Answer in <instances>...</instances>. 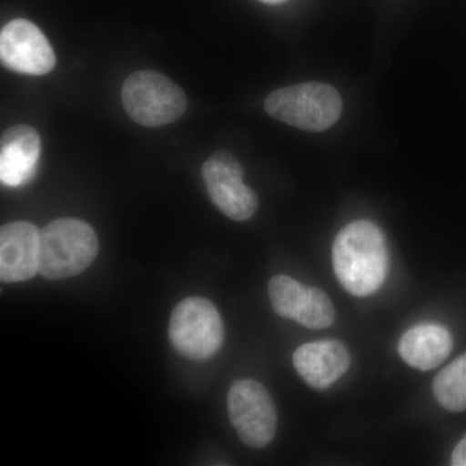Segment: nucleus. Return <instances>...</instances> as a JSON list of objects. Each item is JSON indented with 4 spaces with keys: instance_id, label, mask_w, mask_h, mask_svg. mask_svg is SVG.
Wrapping results in <instances>:
<instances>
[{
    "instance_id": "1a4fd4ad",
    "label": "nucleus",
    "mask_w": 466,
    "mask_h": 466,
    "mask_svg": "<svg viewBox=\"0 0 466 466\" xmlns=\"http://www.w3.org/2000/svg\"><path fill=\"white\" fill-rule=\"evenodd\" d=\"M3 64L21 75L45 76L56 66V56L45 34L32 21L17 18L0 33Z\"/></svg>"
},
{
    "instance_id": "f8f14e48",
    "label": "nucleus",
    "mask_w": 466,
    "mask_h": 466,
    "mask_svg": "<svg viewBox=\"0 0 466 466\" xmlns=\"http://www.w3.org/2000/svg\"><path fill=\"white\" fill-rule=\"evenodd\" d=\"M41 155V137L32 126L8 128L0 139V179L8 187L23 186L34 177Z\"/></svg>"
},
{
    "instance_id": "f03ea898",
    "label": "nucleus",
    "mask_w": 466,
    "mask_h": 466,
    "mask_svg": "<svg viewBox=\"0 0 466 466\" xmlns=\"http://www.w3.org/2000/svg\"><path fill=\"white\" fill-rule=\"evenodd\" d=\"M99 253V238L88 223L75 218L54 220L41 231L39 274L63 280L82 274Z\"/></svg>"
},
{
    "instance_id": "423d86ee",
    "label": "nucleus",
    "mask_w": 466,
    "mask_h": 466,
    "mask_svg": "<svg viewBox=\"0 0 466 466\" xmlns=\"http://www.w3.org/2000/svg\"><path fill=\"white\" fill-rule=\"evenodd\" d=\"M228 415L242 443L265 449L278 428V413L265 386L254 380H240L228 392Z\"/></svg>"
},
{
    "instance_id": "2eb2a0df",
    "label": "nucleus",
    "mask_w": 466,
    "mask_h": 466,
    "mask_svg": "<svg viewBox=\"0 0 466 466\" xmlns=\"http://www.w3.org/2000/svg\"><path fill=\"white\" fill-rule=\"evenodd\" d=\"M451 462L453 466H466V437L462 438L453 450Z\"/></svg>"
},
{
    "instance_id": "6e6552de",
    "label": "nucleus",
    "mask_w": 466,
    "mask_h": 466,
    "mask_svg": "<svg viewBox=\"0 0 466 466\" xmlns=\"http://www.w3.org/2000/svg\"><path fill=\"white\" fill-rule=\"evenodd\" d=\"M268 296L276 314L309 329H325L336 320L332 300L319 288L309 287L287 275L269 280Z\"/></svg>"
},
{
    "instance_id": "0eeeda50",
    "label": "nucleus",
    "mask_w": 466,
    "mask_h": 466,
    "mask_svg": "<svg viewBox=\"0 0 466 466\" xmlns=\"http://www.w3.org/2000/svg\"><path fill=\"white\" fill-rule=\"evenodd\" d=\"M202 177L208 196L226 217L244 222L256 214L258 198L244 183V168L235 156L218 150L205 161Z\"/></svg>"
},
{
    "instance_id": "20e7f679",
    "label": "nucleus",
    "mask_w": 466,
    "mask_h": 466,
    "mask_svg": "<svg viewBox=\"0 0 466 466\" xmlns=\"http://www.w3.org/2000/svg\"><path fill=\"white\" fill-rule=\"evenodd\" d=\"M122 104L128 116L146 127L173 124L186 113L188 101L182 88L161 73L140 70L126 79Z\"/></svg>"
},
{
    "instance_id": "9b49d317",
    "label": "nucleus",
    "mask_w": 466,
    "mask_h": 466,
    "mask_svg": "<svg viewBox=\"0 0 466 466\" xmlns=\"http://www.w3.org/2000/svg\"><path fill=\"white\" fill-rule=\"evenodd\" d=\"M293 363L308 385L324 390L348 372L351 359L343 343L325 339L300 346L294 352Z\"/></svg>"
},
{
    "instance_id": "f257e3e1",
    "label": "nucleus",
    "mask_w": 466,
    "mask_h": 466,
    "mask_svg": "<svg viewBox=\"0 0 466 466\" xmlns=\"http://www.w3.org/2000/svg\"><path fill=\"white\" fill-rule=\"evenodd\" d=\"M334 274L352 296L367 297L382 287L389 251L381 229L370 220L343 227L333 244Z\"/></svg>"
},
{
    "instance_id": "7ed1b4c3",
    "label": "nucleus",
    "mask_w": 466,
    "mask_h": 466,
    "mask_svg": "<svg viewBox=\"0 0 466 466\" xmlns=\"http://www.w3.org/2000/svg\"><path fill=\"white\" fill-rule=\"evenodd\" d=\"M265 108L269 116L284 124L320 133L339 121L342 99L333 86L309 82L271 92Z\"/></svg>"
},
{
    "instance_id": "dca6fc26",
    "label": "nucleus",
    "mask_w": 466,
    "mask_h": 466,
    "mask_svg": "<svg viewBox=\"0 0 466 466\" xmlns=\"http://www.w3.org/2000/svg\"><path fill=\"white\" fill-rule=\"evenodd\" d=\"M260 2L268 3V5H280V3L285 2V0H260Z\"/></svg>"
},
{
    "instance_id": "ddd939ff",
    "label": "nucleus",
    "mask_w": 466,
    "mask_h": 466,
    "mask_svg": "<svg viewBox=\"0 0 466 466\" xmlns=\"http://www.w3.org/2000/svg\"><path fill=\"white\" fill-rule=\"evenodd\" d=\"M449 329L440 324H419L410 328L400 342V354L408 366L419 370L440 367L452 351Z\"/></svg>"
},
{
    "instance_id": "9d476101",
    "label": "nucleus",
    "mask_w": 466,
    "mask_h": 466,
    "mask_svg": "<svg viewBox=\"0 0 466 466\" xmlns=\"http://www.w3.org/2000/svg\"><path fill=\"white\" fill-rule=\"evenodd\" d=\"M41 231L29 222H12L0 229V279L3 283L30 280L39 272Z\"/></svg>"
},
{
    "instance_id": "4468645a",
    "label": "nucleus",
    "mask_w": 466,
    "mask_h": 466,
    "mask_svg": "<svg viewBox=\"0 0 466 466\" xmlns=\"http://www.w3.org/2000/svg\"><path fill=\"white\" fill-rule=\"evenodd\" d=\"M433 392L444 410L450 412L466 410V352L438 373Z\"/></svg>"
},
{
    "instance_id": "39448f33",
    "label": "nucleus",
    "mask_w": 466,
    "mask_h": 466,
    "mask_svg": "<svg viewBox=\"0 0 466 466\" xmlns=\"http://www.w3.org/2000/svg\"><path fill=\"white\" fill-rule=\"evenodd\" d=\"M168 337L174 349L191 360H208L222 348L225 327L216 306L202 297L177 303L171 314Z\"/></svg>"
}]
</instances>
